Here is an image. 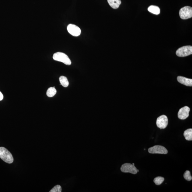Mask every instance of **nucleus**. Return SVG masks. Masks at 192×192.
<instances>
[{
    "label": "nucleus",
    "mask_w": 192,
    "mask_h": 192,
    "mask_svg": "<svg viewBox=\"0 0 192 192\" xmlns=\"http://www.w3.org/2000/svg\"><path fill=\"white\" fill-rule=\"evenodd\" d=\"M0 158L9 164H11L14 161V158L11 153L3 147H0Z\"/></svg>",
    "instance_id": "nucleus-1"
},
{
    "label": "nucleus",
    "mask_w": 192,
    "mask_h": 192,
    "mask_svg": "<svg viewBox=\"0 0 192 192\" xmlns=\"http://www.w3.org/2000/svg\"><path fill=\"white\" fill-rule=\"evenodd\" d=\"M53 58L54 60L62 62L66 65L71 64V61L68 55L62 52H57L54 54Z\"/></svg>",
    "instance_id": "nucleus-2"
},
{
    "label": "nucleus",
    "mask_w": 192,
    "mask_h": 192,
    "mask_svg": "<svg viewBox=\"0 0 192 192\" xmlns=\"http://www.w3.org/2000/svg\"><path fill=\"white\" fill-rule=\"evenodd\" d=\"M176 54L179 57H186L192 55V46H184L180 48L176 51Z\"/></svg>",
    "instance_id": "nucleus-3"
},
{
    "label": "nucleus",
    "mask_w": 192,
    "mask_h": 192,
    "mask_svg": "<svg viewBox=\"0 0 192 192\" xmlns=\"http://www.w3.org/2000/svg\"><path fill=\"white\" fill-rule=\"evenodd\" d=\"M179 16L182 19H187L192 17V8L189 6H186L182 7L180 9Z\"/></svg>",
    "instance_id": "nucleus-4"
},
{
    "label": "nucleus",
    "mask_w": 192,
    "mask_h": 192,
    "mask_svg": "<svg viewBox=\"0 0 192 192\" xmlns=\"http://www.w3.org/2000/svg\"><path fill=\"white\" fill-rule=\"evenodd\" d=\"M121 170L122 172H129V173L136 174L137 173V169L134 165L130 163H126L122 165L121 167Z\"/></svg>",
    "instance_id": "nucleus-5"
},
{
    "label": "nucleus",
    "mask_w": 192,
    "mask_h": 192,
    "mask_svg": "<svg viewBox=\"0 0 192 192\" xmlns=\"http://www.w3.org/2000/svg\"><path fill=\"white\" fill-rule=\"evenodd\" d=\"M148 151L151 154H166L168 153V150L166 148L159 145H155L149 148Z\"/></svg>",
    "instance_id": "nucleus-6"
},
{
    "label": "nucleus",
    "mask_w": 192,
    "mask_h": 192,
    "mask_svg": "<svg viewBox=\"0 0 192 192\" xmlns=\"http://www.w3.org/2000/svg\"><path fill=\"white\" fill-rule=\"evenodd\" d=\"M168 123V120L167 117L165 115H162L158 117L157 120V126L160 129L166 128Z\"/></svg>",
    "instance_id": "nucleus-7"
},
{
    "label": "nucleus",
    "mask_w": 192,
    "mask_h": 192,
    "mask_svg": "<svg viewBox=\"0 0 192 192\" xmlns=\"http://www.w3.org/2000/svg\"><path fill=\"white\" fill-rule=\"evenodd\" d=\"M68 32L74 37H78L80 35L81 30L78 27L73 24H70L67 28Z\"/></svg>",
    "instance_id": "nucleus-8"
},
{
    "label": "nucleus",
    "mask_w": 192,
    "mask_h": 192,
    "mask_svg": "<svg viewBox=\"0 0 192 192\" xmlns=\"http://www.w3.org/2000/svg\"><path fill=\"white\" fill-rule=\"evenodd\" d=\"M190 111V108L188 106H185L181 108L178 112V118L181 120L186 119L189 116V112Z\"/></svg>",
    "instance_id": "nucleus-9"
},
{
    "label": "nucleus",
    "mask_w": 192,
    "mask_h": 192,
    "mask_svg": "<svg viewBox=\"0 0 192 192\" xmlns=\"http://www.w3.org/2000/svg\"><path fill=\"white\" fill-rule=\"evenodd\" d=\"M177 80L180 83L183 84L187 86H192V79L187 78L182 76H178Z\"/></svg>",
    "instance_id": "nucleus-10"
},
{
    "label": "nucleus",
    "mask_w": 192,
    "mask_h": 192,
    "mask_svg": "<svg viewBox=\"0 0 192 192\" xmlns=\"http://www.w3.org/2000/svg\"><path fill=\"white\" fill-rule=\"evenodd\" d=\"M107 1L109 5L114 9H118L121 3V0H107Z\"/></svg>",
    "instance_id": "nucleus-11"
},
{
    "label": "nucleus",
    "mask_w": 192,
    "mask_h": 192,
    "mask_svg": "<svg viewBox=\"0 0 192 192\" xmlns=\"http://www.w3.org/2000/svg\"><path fill=\"white\" fill-rule=\"evenodd\" d=\"M148 11L155 15H158L160 13V9L159 7L155 5H151L148 7Z\"/></svg>",
    "instance_id": "nucleus-12"
},
{
    "label": "nucleus",
    "mask_w": 192,
    "mask_h": 192,
    "mask_svg": "<svg viewBox=\"0 0 192 192\" xmlns=\"http://www.w3.org/2000/svg\"><path fill=\"white\" fill-rule=\"evenodd\" d=\"M184 136L186 140H192V129L189 128L185 130L184 132Z\"/></svg>",
    "instance_id": "nucleus-13"
},
{
    "label": "nucleus",
    "mask_w": 192,
    "mask_h": 192,
    "mask_svg": "<svg viewBox=\"0 0 192 192\" xmlns=\"http://www.w3.org/2000/svg\"><path fill=\"white\" fill-rule=\"evenodd\" d=\"M59 80L61 85L64 87H67L69 85V82L67 78L64 76H61L59 78Z\"/></svg>",
    "instance_id": "nucleus-14"
},
{
    "label": "nucleus",
    "mask_w": 192,
    "mask_h": 192,
    "mask_svg": "<svg viewBox=\"0 0 192 192\" xmlns=\"http://www.w3.org/2000/svg\"><path fill=\"white\" fill-rule=\"evenodd\" d=\"M57 93V91L55 87L49 88L46 93V94L48 97H52L55 95Z\"/></svg>",
    "instance_id": "nucleus-15"
},
{
    "label": "nucleus",
    "mask_w": 192,
    "mask_h": 192,
    "mask_svg": "<svg viewBox=\"0 0 192 192\" xmlns=\"http://www.w3.org/2000/svg\"><path fill=\"white\" fill-rule=\"evenodd\" d=\"M164 181V178L162 177L158 176L154 178L153 181L156 185H159L162 183Z\"/></svg>",
    "instance_id": "nucleus-16"
},
{
    "label": "nucleus",
    "mask_w": 192,
    "mask_h": 192,
    "mask_svg": "<svg viewBox=\"0 0 192 192\" xmlns=\"http://www.w3.org/2000/svg\"><path fill=\"white\" fill-rule=\"evenodd\" d=\"M184 177L185 179L188 181H191L192 180V176L191 175V173L189 171L187 170L184 173Z\"/></svg>",
    "instance_id": "nucleus-17"
},
{
    "label": "nucleus",
    "mask_w": 192,
    "mask_h": 192,
    "mask_svg": "<svg viewBox=\"0 0 192 192\" xmlns=\"http://www.w3.org/2000/svg\"><path fill=\"white\" fill-rule=\"evenodd\" d=\"M62 192V187L60 185H57L55 186L49 192Z\"/></svg>",
    "instance_id": "nucleus-18"
},
{
    "label": "nucleus",
    "mask_w": 192,
    "mask_h": 192,
    "mask_svg": "<svg viewBox=\"0 0 192 192\" xmlns=\"http://www.w3.org/2000/svg\"><path fill=\"white\" fill-rule=\"evenodd\" d=\"M3 99V95L2 93L0 91V101L2 100Z\"/></svg>",
    "instance_id": "nucleus-19"
},
{
    "label": "nucleus",
    "mask_w": 192,
    "mask_h": 192,
    "mask_svg": "<svg viewBox=\"0 0 192 192\" xmlns=\"http://www.w3.org/2000/svg\"><path fill=\"white\" fill-rule=\"evenodd\" d=\"M139 170H138V169H137V172H139Z\"/></svg>",
    "instance_id": "nucleus-20"
},
{
    "label": "nucleus",
    "mask_w": 192,
    "mask_h": 192,
    "mask_svg": "<svg viewBox=\"0 0 192 192\" xmlns=\"http://www.w3.org/2000/svg\"><path fill=\"white\" fill-rule=\"evenodd\" d=\"M133 165H135V164H134V163H133Z\"/></svg>",
    "instance_id": "nucleus-21"
}]
</instances>
